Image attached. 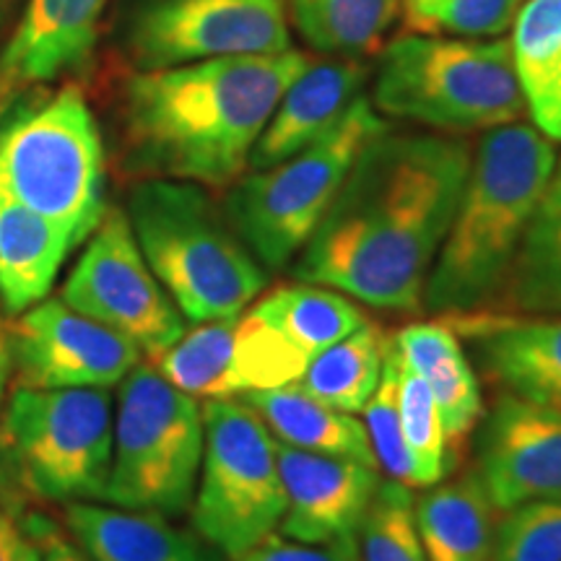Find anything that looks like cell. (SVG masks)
I'll return each mask as SVG.
<instances>
[{
    "instance_id": "1",
    "label": "cell",
    "mask_w": 561,
    "mask_h": 561,
    "mask_svg": "<svg viewBox=\"0 0 561 561\" xmlns=\"http://www.w3.org/2000/svg\"><path fill=\"white\" fill-rule=\"evenodd\" d=\"M471 153L447 133H380L301 248L294 280L331 286L375 310L416 312Z\"/></svg>"
},
{
    "instance_id": "2",
    "label": "cell",
    "mask_w": 561,
    "mask_h": 561,
    "mask_svg": "<svg viewBox=\"0 0 561 561\" xmlns=\"http://www.w3.org/2000/svg\"><path fill=\"white\" fill-rule=\"evenodd\" d=\"M301 50L136 70L121 94L123 167L140 180L231 187L271 112L310 66Z\"/></svg>"
},
{
    "instance_id": "3",
    "label": "cell",
    "mask_w": 561,
    "mask_h": 561,
    "mask_svg": "<svg viewBox=\"0 0 561 561\" xmlns=\"http://www.w3.org/2000/svg\"><path fill=\"white\" fill-rule=\"evenodd\" d=\"M557 161V140L533 123L483 133L421 307L455 318L494 305Z\"/></svg>"
},
{
    "instance_id": "4",
    "label": "cell",
    "mask_w": 561,
    "mask_h": 561,
    "mask_svg": "<svg viewBox=\"0 0 561 561\" xmlns=\"http://www.w3.org/2000/svg\"><path fill=\"white\" fill-rule=\"evenodd\" d=\"M128 216L146 263L182 318H231L261 297L268 271L255 261L206 187L174 180H138Z\"/></svg>"
},
{
    "instance_id": "5",
    "label": "cell",
    "mask_w": 561,
    "mask_h": 561,
    "mask_svg": "<svg viewBox=\"0 0 561 561\" xmlns=\"http://www.w3.org/2000/svg\"><path fill=\"white\" fill-rule=\"evenodd\" d=\"M0 191L66 229L76 248L100 227L104 146L81 89L16 91L3 102Z\"/></svg>"
},
{
    "instance_id": "6",
    "label": "cell",
    "mask_w": 561,
    "mask_h": 561,
    "mask_svg": "<svg viewBox=\"0 0 561 561\" xmlns=\"http://www.w3.org/2000/svg\"><path fill=\"white\" fill-rule=\"evenodd\" d=\"M371 107L442 133L491 130L528 115L510 39L403 34L377 58Z\"/></svg>"
},
{
    "instance_id": "7",
    "label": "cell",
    "mask_w": 561,
    "mask_h": 561,
    "mask_svg": "<svg viewBox=\"0 0 561 561\" xmlns=\"http://www.w3.org/2000/svg\"><path fill=\"white\" fill-rule=\"evenodd\" d=\"M385 130L388 123L362 94L307 149L265 170L244 172L227 187L224 216L265 271L289 268L333 206L354 161Z\"/></svg>"
},
{
    "instance_id": "8",
    "label": "cell",
    "mask_w": 561,
    "mask_h": 561,
    "mask_svg": "<svg viewBox=\"0 0 561 561\" xmlns=\"http://www.w3.org/2000/svg\"><path fill=\"white\" fill-rule=\"evenodd\" d=\"M115 403L104 388H16L0 411V473L37 502H102Z\"/></svg>"
},
{
    "instance_id": "9",
    "label": "cell",
    "mask_w": 561,
    "mask_h": 561,
    "mask_svg": "<svg viewBox=\"0 0 561 561\" xmlns=\"http://www.w3.org/2000/svg\"><path fill=\"white\" fill-rule=\"evenodd\" d=\"M203 405L151 364H136L121 382L115 442L104 500L112 507L172 517L191 510L198 486Z\"/></svg>"
},
{
    "instance_id": "10",
    "label": "cell",
    "mask_w": 561,
    "mask_h": 561,
    "mask_svg": "<svg viewBox=\"0 0 561 561\" xmlns=\"http://www.w3.org/2000/svg\"><path fill=\"white\" fill-rule=\"evenodd\" d=\"M203 460L193 496L195 533L224 557L276 533L286 510L276 439L242 398L203 405Z\"/></svg>"
},
{
    "instance_id": "11",
    "label": "cell",
    "mask_w": 561,
    "mask_h": 561,
    "mask_svg": "<svg viewBox=\"0 0 561 561\" xmlns=\"http://www.w3.org/2000/svg\"><path fill=\"white\" fill-rule=\"evenodd\" d=\"M62 301L159 359L185 333V318L146 263L121 208L104 210L79 263L62 286Z\"/></svg>"
},
{
    "instance_id": "12",
    "label": "cell",
    "mask_w": 561,
    "mask_h": 561,
    "mask_svg": "<svg viewBox=\"0 0 561 561\" xmlns=\"http://www.w3.org/2000/svg\"><path fill=\"white\" fill-rule=\"evenodd\" d=\"M125 47L138 70L291 50L286 0H144Z\"/></svg>"
},
{
    "instance_id": "13",
    "label": "cell",
    "mask_w": 561,
    "mask_h": 561,
    "mask_svg": "<svg viewBox=\"0 0 561 561\" xmlns=\"http://www.w3.org/2000/svg\"><path fill=\"white\" fill-rule=\"evenodd\" d=\"M307 364L252 307L231 318L198 322L153 359L174 388L198 401H229L297 382Z\"/></svg>"
},
{
    "instance_id": "14",
    "label": "cell",
    "mask_w": 561,
    "mask_h": 561,
    "mask_svg": "<svg viewBox=\"0 0 561 561\" xmlns=\"http://www.w3.org/2000/svg\"><path fill=\"white\" fill-rule=\"evenodd\" d=\"M16 388H115L140 364V348L62 299H42L9 322Z\"/></svg>"
},
{
    "instance_id": "15",
    "label": "cell",
    "mask_w": 561,
    "mask_h": 561,
    "mask_svg": "<svg viewBox=\"0 0 561 561\" xmlns=\"http://www.w3.org/2000/svg\"><path fill=\"white\" fill-rule=\"evenodd\" d=\"M479 476L496 512L561 500V405L500 396L479 437Z\"/></svg>"
},
{
    "instance_id": "16",
    "label": "cell",
    "mask_w": 561,
    "mask_h": 561,
    "mask_svg": "<svg viewBox=\"0 0 561 561\" xmlns=\"http://www.w3.org/2000/svg\"><path fill=\"white\" fill-rule=\"evenodd\" d=\"M276 455L286 494L280 533L305 543L354 536L380 483L377 468L359 460L305 453L278 442Z\"/></svg>"
},
{
    "instance_id": "17",
    "label": "cell",
    "mask_w": 561,
    "mask_h": 561,
    "mask_svg": "<svg viewBox=\"0 0 561 561\" xmlns=\"http://www.w3.org/2000/svg\"><path fill=\"white\" fill-rule=\"evenodd\" d=\"M107 0H26L0 53V96L81 73L94 58Z\"/></svg>"
},
{
    "instance_id": "18",
    "label": "cell",
    "mask_w": 561,
    "mask_h": 561,
    "mask_svg": "<svg viewBox=\"0 0 561 561\" xmlns=\"http://www.w3.org/2000/svg\"><path fill=\"white\" fill-rule=\"evenodd\" d=\"M473 341L481 367L504 392L561 405V318H520L479 310L447 318Z\"/></svg>"
},
{
    "instance_id": "19",
    "label": "cell",
    "mask_w": 561,
    "mask_h": 561,
    "mask_svg": "<svg viewBox=\"0 0 561 561\" xmlns=\"http://www.w3.org/2000/svg\"><path fill=\"white\" fill-rule=\"evenodd\" d=\"M367 68L356 58L312 60L286 87L252 146L250 170H265L325 136L362 96Z\"/></svg>"
},
{
    "instance_id": "20",
    "label": "cell",
    "mask_w": 561,
    "mask_h": 561,
    "mask_svg": "<svg viewBox=\"0 0 561 561\" xmlns=\"http://www.w3.org/2000/svg\"><path fill=\"white\" fill-rule=\"evenodd\" d=\"M66 528L89 561H216L198 538L157 512L70 502Z\"/></svg>"
},
{
    "instance_id": "21",
    "label": "cell",
    "mask_w": 561,
    "mask_h": 561,
    "mask_svg": "<svg viewBox=\"0 0 561 561\" xmlns=\"http://www.w3.org/2000/svg\"><path fill=\"white\" fill-rule=\"evenodd\" d=\"M70 250L66 229L0 191V307L9 318L50 294Z\"/></svg>"
},
{
    "instance_id": "22",
    "label": "cell",
    "mask_w": 561,
    "mask_h": 561,
    "mask_svg": "<svg viewBox=\"0 0 561 561\" xmlns=\"http://www.w3.org/2000/svg\"><path fill=\"white\" fill-rule=\"evenodd\" d=\"M242 401L261 416L265 430L278 445L297 447L305 453L331 455L367 462L377 468L367 430L354 413L339 411L305 392L297 382L273 390H257L242 396Z\"/></svg>"
},
{
    "instance_id": "23",
    "label": "cell",
    "mask_w": 561,
    "mask_h": 561,
    "mask_svg": "<svg viewBox=\"0 0 561 561\" xmlns=\"http://www.w3.org/2000/svg\"><path fill=\"white\" fill-rule=\"evenodd\" d=\"M403 359L430 385L450 445H460L479 424L483 401L479 377L447 322H413L392 335Z\"/></svg>"
},
{
    "instance_id": "24",
    "label": "cell",
    "mask_w": 561,
    "mask_h": 561,
    "mask_svg": "<svg viewBox=\"0 0 561 561\" xmlns=\"http://www.w3.org/2000/svg\"><path fill=\"white\" fill-rule=\"evenodd\" d=\"M489 310L561 318V157Z\"/></svg>"
},
{
    "instance_id": "25",
    "label": "cell",
    "mask_w": 561,
    "mask_h": 561,
    "mask_svg": "<svg viewBox=\"0 0 561 561\" xmlns=\"http://www.w3.org/2000/svg\"><path fill=\"white\" fill-rule=\"evenodd\" d=\"M494 512L479 471L434 483L416 500L426 561H489L496 530Z\"/></svg>"
},
{
    "instance_id": "26",
    "label": "cell",
    "mask_w": 561,
    "mask_h": 561,
    "mask_svg": "<svg viewBox=\"0 0 561 561\" xmlns=\"http://www.w3.org/2000/svg\"><path fill=\"white\" fill-rule=\"evenodd\" d=\"M512 60L533 125L561 140V0H525L512 24Z\"/></svg>"
},
{
    "instance_id": "27",
    "label": "cell",
    "mask_w": 561,
    "mask_h": 561,
    "mask_svg": "<svg viewBox=\"0 0 561 561\" xmlns=\"http://www.w3.org/2000/svg\"><path fill=\"white\" fill-rule=\"evenodd\" d=\"M250 307L307 362L369 322L346 294L307 280L276 286Z\"/></svg>"
},
{
    "instance_id": "28",
    "label": "cell",
    "mask_w": 561,
    "mask_h": 561,
    "mask_svg": "<svg viewBox=\"0 0 561 561\" xmlns=\"http://www.w3.org/2000/svg\"><path fill=\"white\" fill-rule=\"evenodd\" d=\"M301 39L331 58L375 53L401 16L398 0H286Z\"/></svg>"
},
{
    "instance_id": "29",
    "label": "cell",
    "mask_w": 561,
    "mask_h": 561,
    "mask_svg": "<svg viewBox=\"0 0 561 561\" xmlns=\"http://www.w3.org/2000/svg\"><path fill=\"white\" fill-rule=\"evenodd\" d=\"M388 335L375 322L333 343L307 364L297 385L318 401L346 413H359L375 392L382 375Z\"/></svg>"
},
{
    "instance_id": "30",
    "label": "cell",
    "mask_w": 561,
    "mask_h": 561,
    "mask_svg": "<svg viewBox=\"0 0 561 561\" xmlns=\"http://www.w3.org/2000/svg\"><path fill=\"white\" fill-rule=\"evenodd\" d=\"M359 561H426L411 486L380 479L354 530Z\"/></svg>"
},
{
    "instance_id": "31",
    "label": "cell",
    "mask_w": 561,
    "mask_h": 561,
    "mask_svg": "<svg viewBox=\"0 0 561 561\" xmlns=\"http://www.w3.org/2000/svg\"><path fill=\"white\" fill-rule=\"evenodd\" d=\"M398 346V343H396ZM398 409L405 447L413 460V486H434L450 471L447 434L430 385L409 362H398Z\"/></svg>"
},
{
    "instance_id": "32",
    "label": "cell",
    "mask_w": 561,
    "mask_h": 561,
    "mask_svg": "<svg viewBox=\"0 0 561 561\" xmlns=\"http://www.w3.org/2000/svg\"><path fill=\"white\" fill-rule=\"evenodd\" d=\"M523 3L525 0H398V9L409 32L491 39L512 30Z\"/></svg>"
},
{
    "instance_id": "33",
    "label": "cell",
    "mask_w": 561,
    "mask_h": 561,
    "mask_svg": "<svg viewBox=\"0 0 561 561\" xmlns=\"http://www.w3.org/2000/svg\"><path fill=\"white\" fill-rule=\"evenodd\" d=\"M398 362H401V351L396 346V339H388L380 382H377L375 392H371L367 405L362 409V424L367 430L377 468H382L388 479L413 486V460L409 447H405L401 409H398Z\"/></svg>"
},
{
    "instance_id": "34",
    "label": "cell",
    "mask_w": 561,
    "mask_h": 561,
    "mask_svg": "<svg viewBox=\"0 0 561 561\" xmlns=\"http://www.w3.org/2000/svg\"><path fill=\"white\" fill-rule=\"evenodd\" d=\"M489 561H561V500H538L504 512Z\"/></svg>"
},
{
    "instance_id": "35",
    "label": "cell",
    "mask_w": 561,
    "mask_h": 561,
    "mask_svg": "<svg viewBox=\"0 0 561 561\" xmlns=\"http://www.w3.org/2000/svg\"><path fill=\"white\" fill-rule=\"evenodd\" d=\"M237 561H359V553H356L354 536L335 538L328 543H305L286 538L284 533H271Z\"/></svg>"
},
{
    "instance_id": "36",
    "label": "cell",
    "mask_w": 561,
    "mask_h": 561,
    "mask_svg": "<svg viewBox=\"0 0 561 561\" xmlns=\"http://www.w3.org/2000/svg\"><path fill=\"white\" fill-rule=\"evenodd\" d=\"M26 530H30L32 541L39 549V561H89L87 553L81 551V546L73 538L62 536L50 520L45 517L32 515L26 520Z\"/></svg>"
},
{
    "instance_id": "37",
    "label": "cell",
    "mask_w": 561,
    "mask_h": 561,
    "mask_svg": "<svg viewBox=\"0 0 561 561\" xmlns=\"http://www.w3.org/2000/svg\"><path fill=\"white\" fill-rule=\"evenodd\" d=\"M21 541H24V533L19 530L11 510L0 504V561H16Z\"/></svg>"
},
{
    "instance_id": "38",
    "label": "cell",
    "mask_w": 561,
    "mask_h": 561,
    "mask_svg": "<svg viewBox=\"0 0 561 561\" xmlns=\"http://www.w3.org/2000/svg\"><path fill=\"white\" fill-rule=\"evenodd\" d=\"M13 377L11 367V348H9V322L0 314V411H3V398L5 388H9V380Z\"/></svg>"
},
{
    "instance_id": "39",
    "label": "cell",
    "mask_w": 561,
    "mask_h": 561,
    "mask_svg": "<svg viewBox=\"0 0 561 561\" xmlns=\"http://www.w3.org/2000/svg\"><path fill=\"white\" fill-rule=\"evenodd\" d=\"M16 561H39V549H37V543L32 541V538H24V541H21Z\"/></svg>"
},
{
    "instance_id": "40",
    "label": "cell",
    "mask_w": 561,
    "mask_h": 561,
    "mask_svg": "<svg viewBox=\"0 0 561 561\" xmlns=\"http://www.w3.org/2000/svg\"><path fill=\"white\" fill-rule=\"evenodd\" d=\"M16 9H19V0H0V32L9 26V21L13 19Z\"/></svg>"
},
{
    "instance_id": "41",
    "label": "cell",
    "mask_w": 561,
    "mask_h": 561,
    "mask_svg": "<svg viewBox=\"0 0 561 561\" xmlns=\"http://www.w3.org/2000/svg\"><path fill=\"white\" fill-rule=\"evenodd\" d=\"M3 102H5V100H3V96H0V107H3Z\"/></svg>"
}]
</instances>
